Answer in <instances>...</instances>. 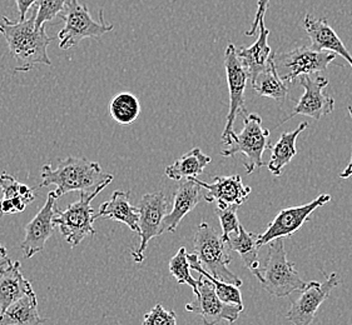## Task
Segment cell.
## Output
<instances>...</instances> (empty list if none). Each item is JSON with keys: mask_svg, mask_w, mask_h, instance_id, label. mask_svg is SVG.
Instances as JSON below:
<instances>
[{"mask_svg": "<svg viewBox=\"0 0 352 325\" xmlns=\"http://www.w3.org/2000/svg\"><path fill=\"white\" fill-rule=\"evenodd\" d=\"M257 239L258 234L248 232L245 229V226L241 224L240 233L231 234L223 241L228 250L240 254L242 262L254 276L258 273L261 268V263L258 261L260 247L257 245Z\"/></svg>", "mask_w": 352, "mask_h": 325, "instance_id": "603a6c76", "label": "cell"}, {"mask_svg": "<svg viewBox=\"0 0 352 325\" xmlns=\"http://www.w3.org/2000/svg\"><path fill=\"white\" fill-rule=\"evenodd\" d=\"M331 199L330 194H321L307 204L282 209L281 212L276 215L275 219L268 224L266 232L258 235L257 245L261 248L278 238H289L294 235L297 230L301 229V226L309 220L311 214L315 212L317 208L331 202Z\"/></svg>", "mask_w": 352, "mask_h": 325, "instance_id": "7c38bea8", "label": "cell"}, {"mask_svg": "<svg viewBox=\"0 0 352 325\" xmlns=\"http://www.w3.org/2000/svg\"><path fill=\"white\" fill-rule=\"evenodd\" d=\"M268 3H270V0H257V12H256V16H254V25L251 27L248 32H246L247 36H252L256 34L260 21L265 18V14H266Z\"/></svg>", "mask_w": 352, "mask_h": 325, "instance_id": "836d02e7", "label": "cell"}, {"mask_svg": "<svg viewBox=\"0 0 352 325\" xmlns=\"http://www.w3.org/2000/svg\"><path fill=\"white\" fill-rule=\"evenodd\" d=\"M252 88L257 95L274 99L281 104L289 95V88L278 75L274 59L270 62L267 68L258 74L252 83Z\"/></svg>", "mask_w": 352, "mask_h": 325, "instance_id": "484cf974", "label": "cell"}, {"mask_svg": "<svg viewBox=\"0 0 352 325\" xmlns=\"http://www.w3.org/2000/svg\"><path fill=\"white\" fill-rule=\"evenodd\" d=\"M211 162V156L204 154L199 148H193L166 168V177L176 182L188 178H197Z\"/></svg>", "mask_w": 352, "mask_h": 325, "instance_id": "d4e9b609", "label": "cell"}, {"mask_svg": "<svg viewBox=\"0 0 352 325\" xmlns=\"http://www.w3.org/2000/svg\"><path fill=\"white\" fill-rule=\"evenodd\" d=\"M254 276L258 279L261 287L276 298L289 297L307 285V282L297 273L295 265L287 261L283 238L268 243L265 265Z\"/></svg>", "mask_w": 352, "mask_h": 325, "instance_id": "3957f363", "label": "cell"}, {"mask_svg": "<svg viewBox=\"0 0 352 325\" xmlns=\"http://www.w3.org/2000/svg\"><path fill=\"white\" fill-rule=\"evenodd\" d=\"M32 289V284L21 273V263L8 261L7 264L0 268V317L9 305Z\"/></svg>", "mask_w": 352, "mask_h": 325, "instance_id": "ffe728a7", "label": "cell"}, {"mask_svg": "<svg viewBox=\"0 0 352 325\" xmlns=\"http://www.w3.org/2000/svg\"><path fill=\"white\" fill-rule=\"evenodd\" d=\"M41 176V188L56 185L54 193L58 198L71 191H94L100 184L112 183L114 179L112 174L102 170L98 162L77 156L59 160L56 168H52L50 164L43 165Z\"/></svg>", "mask_w": 352, "mask_h": 325, "instance_id": "7a4b0ae2", "label": "cell"}, {"mask_svg": "<svg viewBox=\"0 0 352 325\" xmlns=\"http://www.w3.org/2000/svg\"><path fill=\"white\" fill-rule=\"evenodd\" d=\"M4 214H16V209L10 200L3 198L0 200V215Z\"/></svg>", "mask_w": 352, "mask_h": 325, "instance_id": "d590c367", "label": "cell"}, {"mask_svg": "<svg viewBox=\"0 0 352 325\" xmlns=\"http://www.w3.org/2000/svg\"><path fill=\"white\" fill-rule=\"evenodd\" d=\"M56 200L58 197L54 191H50L42 209L25 226V238L21 244L25 259H30L41 253L45 247L47 241L54 233V219L58 213Z\"/></svg>", "mask_w": 352, "mask_h": 325, "instance_id": "9a60e30c", "label": "cell"}, {"mask_svg": "<svg viewBox=\"0 0 352 325\" xmlns=\"http://www.w3.org/2000/svg\"><path fill=\"white\" fill-rule=\"evenodd\" d=\"M300 85L302 86L303 95L297 101L294 112L289 117L283 118L275 128L280 127L286 121H291L296 115H306L315 121H320L324 115L332 113L335 108V100L331 97L326 95L324 91L329 85V80L324 77H311L302 75L298 78Z\"/></svg>", "mask_w": 352, "mask_h": 325, "instance_id": "4fadbf2b", "label": "cell"}, {"mask_svg": "<svg viewBox=\"0 0 352 325\" xmlns=\"http://www.w3.org/2000/svg\"><path fill=\"white\" fill-rule=\"evenodd\" d=\"M109 113L120 125H129L137 121L141 114L140 100L131 93H120L113 97L109 104Z\"/></svg>", "mask_w": 352, "mask_h": 325, "instance_id": "4316f807", "label": "cell"}, {"mask_svg": "<svg viewBox=\"0 0 352 325\" xmlns=\"http://www.w3.org/2000/svg\"><path fill=\"white\" fill-rule=\"evenodd\" d=\"M45 322L47 319L38 313V300L33 289L9 305L0 317V325H42Z\"/></svg>", "mask_w": 352, "mask_h": 325, "instance_id": "7402d4cb", "label": "cell"}, {"mask_svg": "<svg viewBox=\"0 0 352 325\" xmlns=\"http://www.w3.org/2000/svg\"><path fill=\"white\" fill-rule=\"evenodd\" d=\"M0 256H1V258H7V253H4V252H1V250H0ZM8 261H9V259H7V261H3V262H0V268H1V267H4V265L7 264Z\"/></svg>", "mask_w": 352, "mask_h": 325, "instance_id": "74e56055", "label": "cell"}, {"mask_svg": "<svg viewBox=\"0 0 352 325\" xmlns=\"http://www.w3.org/2000/svg\"><path fill=\"white\" fill-rule=\"evenodd\" d=\"M36 5L24 21H13L0 15V34L7 40L9 53L18 63L14 69L16 73L30 71L38 64L52 65L48 47L54 38L47 34L45 25L36 28Z\"/></svg>", "mask_w": 352, "mask_h": 325, "instance_id": "6da1fadb", "label": "cell"}, {"mask_svg": "<svg viewBox=\"0 0 352 325\" xmlns=\"http://www.w3.org/2000/svg\"><path fill=\"white\" fill-rule=\"evenodd\" d=\"M340 284L336 273L327 276L324 283L310 282L301 290L300 297L292 303L286 318L294 325H311L316 318L318 308L330 297L332 290Z\"/></svg>", "mask_w": 352, "mask_h": 325, "instance_id": "5bb4252c", "label": "cell"}, {"mask_svg": "<svg viewBox=\"0 0 352 325\" xmlns=\"http://www.w3.org/2000/svg\"><path fill=\"white\" fill-rule=\"evenodd\" d=\"M169 273L177 280V283L187 284L190 285L195 296L198 293V279H195L190 276V267L187 258V250L182 247L177 254L169 261Z\"/></svg>", "mask_w": 352, "mask_h": 325, "instance_id": "f1b7e54d", "label": "cell"}, {"mask_svg": "<svg viewBox=\"0 0 352 325\" xmlns=\"http://www.w3.org/2000/svg\"><path fill=\"white\" fill-rule=\"evenodd\" d=\"M309 127L307 121H303L294 132L283 133L275 145H271V158L267 168L275 177H280L283 173V168L289 164L294 156H296L297 136Z\"/></svg>", "mask_w": 352, "mask_h": 325, "instance_id": "cb8c5ba5", "label": "cell"}, {"mask_svg": "<svg viewBox=\"0 0 352 325\" xmlns=\"http://www.w3.org/2000/svg\"><path fill=\"white\" fill-rule=\"evenodd\" d=\"M204 191V200L208 203H216L217 209H225L230 205H242L246 202L251 194V188L242 182L239 174L228 177H216L213 183H204L197 178H195Z\"/></svg>", "mask_w": 352, "mask_h": 325, "instance_id": "2e32d148", "label": "cell"}, {"mask_svg": "<svg viewBox=\"0 0 352 325\" xmlns=\"http://www.w3.org/2000/svg\"><path fill=\"white\" fill-rule=\"evenodd\" d=\"M258 39L248 48L236 49V54L241 60L247 73L248 80L251 84L258 77L262 71L268 67L270 62L274 59V53L271 47L268 45V36L271 32L265 25V18L258 24Z\"/></svg>", "mask_w": 352, "mask_h": 325, "instance_id": "d6986e66", "label": "cell"}, {"mask_svg": "<svg viewBox=\"0 0 352 325\" xmlns=\"http://www.w3.org/2000/svg\"><path fill=\"white\" fill-rule=\"evenodd\" d=\"M109 184V182L100 184L92 191H79L78 202L69 205L64 210L58 209L54 226L59 228V232L67 243L71 244L72 248L79 245L88 235L96 234V229L93 226L96 220V212L91 203Z\"/></svg>", "mask_w": 352, "mask_h": 325, "instance_id": "8992f818", "label": "cell"}, {"mask_svg": "<svg viewBox=\"0 0 352 325\" xmlns=\"http://www.w3.org/2000/svg\"><path fill=\"white\" fill-rule=\"evenodd\" d=\"M186 311L201 315L204 325H217L221 322L234 323L243 311V305L228 304L222 302L212 284L201 276L198 279L196 299L186 304Z\"/></svg>", "mask_w": 352, "mask_h": 325, "instance_id": "8fae6325", "label": "cell"}, {"mask_svg": "<svg viewBox=\"0 0 352 325\" xmlns=\"http://www.w3.org/2000/svg\"><path fill=\"white\" fill-rule=\"evenodd\" d=\"M349 114H350V117H351L352 119V106H349ZM352 176V149H351V158H350V162L347 164V167H346L345 169L342 170L341 173H340V178L341 179H349V178Z\"/></svg>", "mask_w": 352, "mask_h": 325, "instance_id": "8d00e7d4", "label": "cell"}, {"mask_svg": "<svg viewBox=\"0 0 352 325\" xmlns=\"http://www.w3.org/2000/svg\"><path fill=\"white\" fill-rule=\"evenodd\" d=\"M38 0H15L16 8H18V13H19V21H24L27 13L32 8L34 7Z\"/></svg>", "mask_w": 352, "mask_h": 325, "instance_id": "e575fe53", "label": "cell"}, {"mask_svg": "<svg viewBox=\"0 0 352 325\" xmlns=\"http://www.w3.org/2000/svg\"><path fill=\"white\" fill-rule=\"evenodd\" d=\"M226 77L230 92V109L226 118V127L222 134V142H226L228 136L233 133V124L239 115H247L246 104H245V92H246L247 77L246 71L241 60L236 54V47L228 44L225 51Z\"/></svg>", "mask_w": 352, "mask_h": 325, "instance_id": "30bf717a", "label": "cell"}, {"mask_svg": "<svg viewBox=\"0 0 352 325\" xmlns=\"http://www.w3.org/2000/svg\"><path fill=\"white\" fill-rule=\"evenodd\" d=\"M195 254L197 255L201 267L221 282L242 287V280L232 273L228 265L232 262L230 250L226 247L225 241L208 223L202 221L197 226L195 234Z\"/></svg>", "mask_w": 352, "mask_h": 325, "instance_id": "5b68a950", "label": "cell"}, {"mask_svg": "<svg viewBox=\"0 0 352 325\" xmlns=\"http://www.w3.org/2000/svg\"><path fill=\"white\" fill-rule=\"evenodd\" d=\"M143 325H177V315L173 311L157 304L144 315Z\"/></svg>", "mask_w": 352, "mask_h": 325, "instance_id": "d6a6232c", "label": "cell"}, {"mask_svg": "<svg viewBox=\"0 0 352 325\" xmlns=\"http://www.w3.org/2000/svg\"><path fill=\"white\" fill-rule=\"evenodd\" d=\"M202 197V186L195 180V178H188L179 184L173 198V206L163 220V233L176 232L177 226L187 214L197 206Z\"/></svg>", "mask_w": 352, "mask_h": 325, "instance_id": "ac0fdd59", "label": "cell"}, {"mask_svg": "<svg viewBox=\"0 0 352 325\" xmlns=\"http://www.w3.org/2000/svg\"><path fill=\"white\" fill-rule=\"evenodd\" d=\"M187 258H188L190 269L198 272L199 276H204V278L212 284V287H213V289L216 291V294L219 296V299H221L222 302L228 303V304L243 305V303H242V294H241V290L239 287L232 285V284L225 283V282H221L219 279L213 278L211 274H208V273L201 267V264L198 262L197 255L187 254Z\"/></svg>", "mask_w": 352, "mask_h": 325, "instance_id": "83f0119b", "label": "cell"}, {"mask_svg": "<svg viewBox=\"0 0 352 325\" xmlns=\"http://www.w3.org/2000/svg\"><path fill=\"white\" fill-rule=\"evenodd\" d=\"M303 28L311 39L312 49L335 53L336 56L344 58L352 68L350 51L327 23L326 18H315L312 14H307L303 19Z\"/></svg>", "mask_w": 352, "mask_h": 325, "instance_id": "e0dca14e", "label": "cell"}, {"mask_svg": "<svg viewBox=\"0 0 352 325\" xmlns=\"http://www.w3.org/2000/svg\"><path fill=\"white\" fill-rule=\"evenodd\" d=\"M129 191H114L109 200L104 202L99 206L98 212H96L94 217L98 218H108L123 223L132 230L138 233V220L140 213L137 206H133L129 203Z\"/></svg>", "mask_w": 352, "mask_h": 325, "instance_id": "44dd1931", "label": "cell"}, {"mask_svg": "<svg viewBox=\"0 0 352 325\" xmlns=\"http://www.w3.org/2000/svg\"><path fill=\"white\" fill-rule=\"evenodd\" d=\"M331 51H320L311 47H300L274 57L276 69L282 80L292 84L302 75H311L320 71H327L329 65L336 59Z\"/></svg>", "mask_w": 352, "mask_h": 325, "instance_id": "ba28073f", "label": "cell"}, {"mask_svg": "<svg viewBox=\"0 0 352 325\" xmlns=\"http://www.w3.org/2000/svg\"><path fill=\"white\" fill-rule=\"evenodd\" d=\"M0 217H1V215H0Z\"/></svg>", "mask_w": 352, "mask_h": 325, "instance_id": "f35d334b", "label": "cell"}, {"mask_svg": "<svg viewBox=\"0 0 352 325\" xmlns=\"http://www.w3.org/2000/svg\"><path fill=\"white\" fill-rule=\"evenodd\" d=\"M0 189L3 193V198L10 200L14 204L16 213L25 210L28 204L25 200L21 198V183L14 177L9 176L7 173H3L0 176Z\"/></svg>", "mask_w": 352, "mask_h": 325, "instance_id": "4dcf8cb0", "label": "cell"}, {"mask_svg": "<svg viewBox=\"0 0 352 325\" xmlns=\"http://www.w3.org/2000/svg\"><path fill=\"white\" fill-rule=\"evenodd\" d=\"M169 203L162 191L149 193L142 197L138 203V235L141 238V244L137 250L132 252L134 262L142 263L144 261V250L148 247L151 239L163 234V220L168 213Z\"/></svg>", "mask_w": 352, "mask_h": 325, "instance_id": "9c48e42d", "label": "cell"}, {"mask_svg": "<svg viewBox=\"0 0 352 325\" xmlns=\"http://www.w3.org/2000/svg\"><path fill=\"white\" fill-rule=\"evenodd\" d=\"M60 18L64 21V27L59 32L58 39L62 50H69L87 38L100 39L114 28L113 24L104 21L102 13L100 21H96L88 7L80 4L79 0H68Z\"/></svg>", "mask_w": 352, "mask_h": 325, "instance_id": "52a82bcc", "label": "cell"}, {"mask_svg": "<svg viewBox=\"0 0 352 325\" xmlns=\"http://www.w3.org/2000/svg\"><path fill=\"white\" fill-rule=\"evenodd\" d=\"M68 0H38L36 4V28L44 27L48 21H54L56 16L63 14Z\"/></svg>", "mask_w": 352, "mask_h": 325, "instance_id": "f546056e", "label": "cell"}, {"mask_svg": "<svg viewBox=\"0 0 352 325\" xmlns=\"http://www.w3.org/2000/svg\"><path fill=\"white\" fill-rule=\"evenodd\" d=\"M240 205H230L225 209H217L216 213L219 215V224L222 228V239L225 241L226 238L231 234L240 233V220L237 217V209Z\"/></svg>", "mask_w": 352, "mask_h": 325, "instance_id": "1f68e13d", "label": "cell"}, {"mask_svg": "<svg viewBox=\"0 0 352 325\" xmlns=\"http://www.w3.org/2000/svg\"><path fill=\"white\" fill-rule=\"evenodd\" d=\"M270 129L262 127V118L258 114H247L243 117V129L240 134H232L223 142L226 148L221 152V156L225 158L234 156L236 154L245 156V168L247 174L254 173L256 168L265 165L262 160L263 153L271 148Z\"/></svg>", "mask_w": 352, "mask_h": 325, "instance_id": "277c9868", "label": "cell"}]
</instances>
